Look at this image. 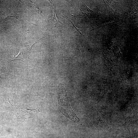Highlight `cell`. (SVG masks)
I'll use <instances>...</instances> for the list:
<instances>
[{
	"label": "cell",
	"mask_w": 138,
	"mask_h": 138,
	"mask_svg": "<svg viewBox=\"0 0 138 138\" xmlns=\"http://www.w3.org/2000/svg\"><path fill=\"white\" fill-rule=\"evenodd\" d=\"M56 94L59 102V109L61 112L75 123L82 125L81 122L70 106L67 92L63 84L61 83L57 86Z\"/></svg>",
	"instance_id": "obj_1"
},
{
	"label": "cell",
	"mask_w": 138,
	"mask_h": 138,
	"mask_svg": "<svg viewBox=\"0 0 138 138\" xmlns=\"http://www.w3.org/2000/svg\"><path fill=\"white\" fill-rule=\"evenodd\" d=\"M23 46L20 50L18 55L16 57L8 59L11 61L15 60H20L26 63L27 62L28 55L32 46Z\"/></svg>",
	"instance_id": "obj_2"
},
{
	"label": "cell",
	"mask_w": 138,
	"mask_h": 138,
	"mask_svg": "<svg viewBox=\"0 0 138 138\" xmlns=\"http://www.w3.org/2000/svg\"><path fill=\"white\" fill-rule=\"evenodd\" d=\"M69 21H70V22H71V23H72V24L73 25V26H74V27L75 28V29H76V30L78 31L79 32V33H80V34L82 35L84 37V36L83 35V34H82L80 32L79 30H88V29H79L78 28H76L75 26L74 25V24H73V23L71 22V21L70 20H69V19H68L67 18H66Z\"/></svg>",
	"instance_id": "obj_3"
},
{
	"label": "cell",
	"mask_w": 138,
	"mask_h": 138,
	"mask_svg": "<svg viewBox=\"0 0 138 138\" xmlns=\"http://www.w3.org/2000/svg\"><path fill=\"white\" fill-rule=\"evenodd\" d=\"M80 43H79V47H78V49H77V50H78L79 52V56H80V51L79 50V46H80Z\"/></svg>",
	"instance_id": "obj_4"
}]
</instances>
